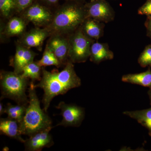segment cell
I'll return each instance as SVG.
<instances>
[{"label": "cell", "mask_w": 151, "mask_h": 151, "mask_svg": "<svg viewBox=\"0 0 151 151\" xmlns=\"http://www.w3.org/2000/svg\"><path fill=\"white\" fill-rule=\"evenodd\" d=\"M145 25L147 29V36L151 40V17H147Z\"/></svg>", "instance_id": "4316f807"}, {"label": "cell", "mask_w": 151, "mask_h": 151, "mask_svg": "<svg viewBox=\"0 0 151 151\" xmlns=\"http://www.w3.org/2000/svg\"><path fill=\"white\" fill-rule=\"evenodd\" d=\"M138 61L141 67L151 66V44L146 47L139 57Z\"/></svg>", "instance_id": "603a6c76"}, {"label": "cell", "mask_w": 151, "mask_h": 151, "mask_svg": "<svg viewBox=\"0 0 151 151\" xmlns=\"http://www.w3.org/2000/svg\"><path fill=\"white\" fill-rule=\"evenodd\" d=\"M123 114L135 119L148 131L151 137V107L144 110L134 111H126Z\"/></svg>", "instance_id": "ac0fdd59"}, {"label": "cell", "mask_w": 151, "mask_h": 151, "mask_svg": "<svg viewBox=\"0 0 151 151\" xmlns=\"http://www.w3.org/2000/svg\"><path fill=\"white\" fill-rule=\"evenodd\" d=\"M60 0H39V2L50 8L57 6Z\"/></svg>", "instance_id": "484cf974"}, {"label": "cell", "mask_w": 151, "mask_h": 151, "mask_svg": "<svg viewBox=\"0 0 151 151\" xmlns=\"http://www.w3.org/2000/svg\"><path fill=\"white\" fill-rule=\"evenodd\" d=\"M66 1H74L76 2L84 3L85 0H65Z\"/></svg>", "instance_id": "f1b7e54d"}, {"label": "cell", "mask_w": 151, "mask_h": 151, "mask_svg": "<svg viewBox=\"0 0 151 151\" xmlns=\"http://www.w3.org/2000/svg\"><path fill=\"white\" fill-rule=\"evenodd\" d=\"M52 127L36 132L29 138L25 140L24 143L25 150L40 151L44 148H49L54 145V142L50 132Z\"/></svg>", "instance_id": "30bf717a"}, {"label": "cell", "mask_w": 151, "mask_h": 151, "mask_svg": "<svg viewBox=\"0 0 151 151\" xmlns=\"http://www.w3.org/2000/svg\"><path fill=\"white\" fill-rule=\"evenodd\" d=\"M105 26L104 23L87 17L80 26V28L87 37L96 41L103 35Z\"/></svg>", "instance_id": "5bb4252c"}, {"label": "cell", "mask_w": 151, "mask_h": 151, "mask_svg": "<svg viewBox=\"0 0 151 151\" xmlns=\"http://www.w3.org/2000/svg\"><path fill=\"white\" fill-rule=\"evenodd\" d=\"M114 58V53L109 48L107 43L94 42L90 49L89 59L96 64Z\"/></svg>", "instance_id": "9a60e30c"}, {"label": "cell", "mask_w": 151, "mask_h": 151, "mask_svg": "<svg viewBox=\"0 0 151 151\" xmlns=\"http://www.w3.org/2000/svg\"><path fill=\"white\" fill-rule=\"evenodd\" d=\"M50 35L46 27H35L19 37L17 42L29 48L36 47L41 50L45 40Z\"/></svg>", "instance_id": "8fae6325"}, {"label": "cell", "mask_w": 151, "mask_h": 151, "mask_svg": "<svg viewBox=\"0 0 151 151\" xmlns=\"http://www.w3.org/2000/svg\"><path fill=\"white\" fill-rule=\"evenodd\" d=\"M28 24L24 19L19 15L14 16L9 19L1 32L6 37H20L26 32Z\"/></svg>", "instance_id": "4fadbf2b"}, {"label": "cell", "mask_w": 151, "mask_h": 151, "mask_svg": "<svg viewBox=\"0 0 151 151\" xmlns=\"http://www.w3.org/2000/svg\"><path fill=\"white\" fill-rule=\"evenodd\" d=\"M5 113V107H4L2 103H0V115L1 116Z\"/></svg>", "instance_id": "83f0119b"}, {"label": "cell", "mask_w": 151, "mask_h": 151, "mask_svg": "<svg viewBox=\"0 0 151 151\" xmlns=\"http://www.w3.org/2000/svg\"><path fill=\"white\" fill-rule=\"evenodd\" d=\"M16 5L17 13L19 14L22 11L32 4L35 0H15Z\"/></svg>", "instance_id": "cb8c5ba5"}, {"label": "cell", "mask_w": 151, "mask_h": 151, "mask_svg": "<svg viewBox=\"0 0 151 151\" xmlns=\"http://www.w3.org/2000/svg\"><path fill=\"white\" fill-rule=\"evenodd\" d=\"M56 108L60 110L62 117L61 122L56 126L80 127L85 117L84 108L75 104H66L64 102H60Z\"/></svg>", "instance_id": "52a82bcc"}, {"label": "cell", "mask_w": 151, "mask_h": 151, "mask_svg": "<svg viewBox=\"0 0 151 151\" xmlns=\"http://www.w3.org/2000/svg\"><path fill=\"white\" fill-rule=\"evenodd\" d=\"M1 134L6 135L9 137L24 143V139L22 137L19 130V124L15 121L7 118L0 120Z\"/></svg>", "instance_id": "2e32d148"}, {"label": "cell", "mask_w": 151, "mask_h": 151, "mask_svg": "<svg viewBox=\"0 0 151 151\" xmlns=\"http://www.w3.org/2000/svg\"><path fill=\"white\" fill-rule=\"evenodd\" d=\"M87 17L107 23L114 20L115 13L111 5L105 0H91L85 3Z\"/></svg>", "instance_id": "ba28073f"}, {"label": "cell", "mask_w": 151, "mask_h": 151, "mask_svg": "<svg viewBox=\"0 0 151 151\" xmlns=\"http://www.w3.org/2000/svg\"><path fill=\"white\" fill-rule=\"evenodd\" d=\"M81 84V79L76 72L73 63L69 61L61 71L53 70L49 71L42 67L41 79L35 86V88L43 89L42 103L44 110L47 113L55 97L79 87Z\"/></svg>", "instance_id": "6da1fadb"}, {"label": "cell", "mask_w": 151, "mask_h": 151, "mask_svg": "<svg viewBox=\"0 0 151 151\" xmlns=\"http://www.w3.org/2000/svg\"><path fill=\"white\" fill-rule=\"evenodd\" d=\"M42 70V67L38 64L37 62L33 61L24 68L21 74L25 78H30L33 81H40Z\"/></svg>", "instance_id": "ffe728a7"}, {"label": "cell", "mask_w": 151, "mask_h": 151, "mask_svg": "<svg viewBox=\"0 0 151 151\" xmlns=\"http://www.w3.org/2000/svg\"><path fill=\"white\" fill-rule=\"evenodd\" d=\"M29 78L12 71H2L0 75L1 99L7 98L13 100L17 104L27 105L28 96L26 93Z\"/></svg>", "instance_id": "277c9868"}, {"label": "cell", "mask_w": 151, "mask_h": 151, "mask_svg": "<svg viewBox=\"0 0 151 151\" xmlns=\"http://www.w3.org/2000/svg\"><path fill=\"white\" fill-rule=\"evenodd\" d=\"M37 62L42 67L54 65L59 68L62 65L56 56L46 46L41 59Z\"/></svg>", "instance_id": "7402d4cb"}, {"label": "cell", "mask_w": 151, "mask_h": 151, "mask_svg": "<svg viewBox=\"0 0 151 151\" xmlns=\"http://www.w3.org/2000/svg\"><path fill=\"white\" fill-rule=\"evenodd\" d=\"M19 15L28 23H32L35 27H45L51 22L54 12L50 8L35 1L32 4L19 13Z\"/></svg>", "instance_id": "8992f818"}, {"label": "cell", "mask_w": 151, "mask_h": 151, "mask_svg": "<svg viewBox=\"0 0 151 151\" xmlns=\"http://www.w3.org/2000/svg\"><path fill=\"white\" fill-rule=\"evenodd\" d=\"M27 106L17 104L13 105L8 103L5 107V113L8 115V118L15 120L20 124L23 119Z\"/></svg>", "instance_id": "d6986e66"}, {"label": "cell", "mask_w": 151, "mask_h": 151, "mask_svg": "<svg viewBox=\"0 0 151 151\" xmlns=\"http://www.w3.org/2000/svg\"><path fill=\"white\" fill-rule=\"evenodd\" d=\"M3 151H9V148L7 147H5L3 149Z\"/></svg>", "instance_id": "4dcf8cb0"}, {"label": "cell", "mask_w": 151, "mask_h": 151, "mask_svg": "<svg viewBox=\"0 0 151 151\" xmlns=\"http://www.w3.org/2000/svg\"><path fill=\"white\" fill-rule=\"evenodd\" d=\"M84 3L66 1L54 12L53 19L46 27L53 34L68 35L80 27L87 14Z\"/></svg>", "instance_id": "7a4b0ae2"}, {"label": "cell", "mask_w": 151, "mask_h": 151, "mask_svg": "<svg viewBox=\"0 0 151 151\" xmlns=\"http://www.w3.org/2000/svg\"><path fill=\"white\" fill-rule=\"evenodd\" d=\"M68 37L69 60L73 63L86 62L89 58L91 46L95 41L85 35L80 27Z\"/></svg>", "instance_id": "5b68a950"}, {"label": "cell", "mask_w": 151, "mask_h": 151, "mask_svg": "<svg viewBox=\"0 0 151 151\" xmlns=\"http://www.w3.org/2000/svg\"><path fill=\"white\" fill-rule=\"evenodd\" d=\"M46 46L54 54L62 65L69 60V41L68 35L53 34L49 37Z\"/></svg>", "instance_id": "9c48e42d"}, {"label": "cell", "mask_w": 151, "mask_h": 151, "mask_svg": "<svg viewBox=\"0 0 151 151\" xmlns=\"http://www.w3.org/2000/svg\"><path fill=\"white\" fill-rule=\"evenodd\" d=\"M122 79L124 82L137 84L151 89V70L150 68L147 70L142 73L123 75Z\"/></svg>", "instance_id": "e0dca14e"}, {"label": "cell", "mask_w": 151, "mask_h": 151, "mask_svg": "<svg viewBox=\"0 0 151 151\" xmlns=\"http://www.w3.org/2000/svg\"><path fill=\"white\" fill-rule=\"evenodd\" d=\"M147 93L148 94L149 98H150V104L151 105V89H149V91H148Z\"/></svg>", "instance_id": "f546056e"}, {"label": "cell", "mask_w": 151, "mask_h": 151, "mask_svg": "<svg viewBox=\"0 0 151 151\" xmlns=\"http://www.w3.org/2000/svg\"><path fill=\"white\" fill-rule=\"evenodd\" d=\"M37 55L30 48L17 42H16L15 53L12 62L14 72L17 74H21L24 68L34 61L35 58Z\"/></svg>", "instance_id": "7c38bea8"}, {"label": "cell", "mask_w": 151, "mask_h": 151, "mask_svg": "<svg viewBox=\"0 0 151 151\" xmlns=\"http://www.w3.org/2000/svg\"><path fill=\"white\" fill-rule=\"evenodd\" d=\"M34 81H32L28 89L29 103L23 119L19 124L22 135L31 136L36 132L52 127V121L44 109L36 92Z\"/></svg>", "instance_id": "3957f363"}, {"label": "cell", "mask_w": 151, "mask_h": 151, "mask_svg": "<svg viewBox=\"0 0 151 151\" xmlns=\"http://www.w3.org/2000/svg\"><path fill=\"white\" fill-rule=\"evenodd\" d=\"M138 13L139 15L151 17V0H147L145 4L138 9Z\"/></svg>", "instance_id": "d4e9b609"}, {"label": "cell", "mask_w": 151, "mask_h": 151, "mask_svg": "<svg viewBox=\"0 0 151 151\" xmlns=\"http://www.w3.org/2000/svg\"><path fill=\"white\" fill-rule=\"evenodd\" d=\"M0 12L2 17L8 20L17 13L15 0H0Z\"/></svg>", "instance_id": "44dd1931"}]
</instances>
